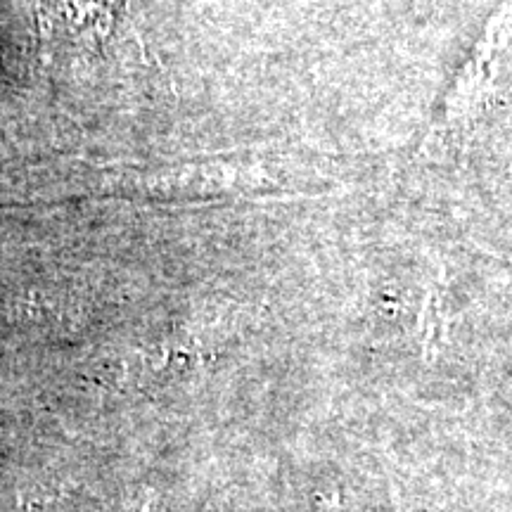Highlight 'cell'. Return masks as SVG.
<instances>
[{"label": "cell", "instance_id": "6da1fadb", "mask_svg": "<svg viewBox=\"0 0 512 512\" xmlns=\"http://www.w3.org/2000/svg\"><path fill=\"white\" fill-rule=\"evenodd\" d=\"M318 512H354V508L342 494H330L318 496Z\"/></svg>", "mask_w": 512, "mask_h": 512}, {"label": "cell", "instance_id": "7a4b0ae2", "mask_svg": "<svg viewBox=\"0 0 512 512\" xmlns=\"http://www.w3.org/2000/svg\"><path fill=\"white\" fill-rule=\"evenodd\" d=\"M394 512H406V510H403V508H399V505H396V510Z\"/></svg>", "mask_w": 512, "mask_h": 512}]
</instances>
